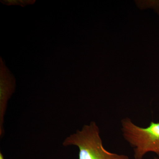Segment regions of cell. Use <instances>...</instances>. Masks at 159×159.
Masks as SVG:
<instances>
[{
	"instance_id": "cell-3",
	"label": "cell",
	"mask_w": 159,
	"mask_h": 159,
	"mask_svg": "<svg viewBox=\"0 0 159 159\" xmlns=\"http://www.w3.org/2000/svg\"><path fill=\"white\" fill-rule=\"evenodd\" d=\"M0 136L5 134L4 120L8 101L15 91L16 81L13 74L0 58Z\"/></svg>"
},
{
	"instance_id": "cell-2",
	"label": "cell",
	"mask_w": 159,
	"mask_h": 159,
	"mask_svg": "<svg viewBox=\"0 0 159 159\" xmlns=\"http://www.w3.org/2000/svg\"><path fill=\"white\" fill-rule=\"evenodd\" d=\"M121 123L122 135L133 148L135 159H142L149 152L159 156V122H151L148 127L143 128L126 117Z\"/></svg>"
},
{
	"instance_id": "cell-5",
	"label": "cell",
	"mask_w": 159,
	"mask_h": 159,
	"mask_svg": "<svg viewBox=\"0 0 159 159\" xmlns=\"http://www.w3.org/2000/svg\"><path fill=\"white\" fill-rule=\"evenodd\" d=\"M0 159H5L4 156H3V154L1 152H0Z\"/></svg>"
},
{
	"instance_id": "cell-6",
	"label": "cell",
	"mask_w": 159,
	"mask_h": 159,
	"mask_svg": "<svg viewBox=\"0 0 159 159\" xmlns=\"http://www.w3.org/2000/svg\"><path fill=\"white\" fill-rule=\"evenodd\" d=\"M154 159H159V158L156 157L154 158Z\"/></svg>"
},
{
	"instance_id": "cell-4",
	"label": "cell",
	"mask_w": 159,
	"mask_h": 159,
	"mask_svg": "<svg viewBox=\"0 0 159 159\" xmlns=\"http://www.w3.org/2000/svg\"><path fill=\"white\" fill-rule=\"evenodd\" d=\"M1 2L5 5L8 6L16 5L21 6L22 7L34 4L35 1L34 0H5L1 1Z\"/></svg>"
},
{
	"instance_id": "cell-1",
	"label": "cell",
	"mask_w": 159,
	"mask_h": 159,
	"mask_svg": "<svg viewBox=\"0 0 159 159\" xmlns=\"http://www.w3.org/2000/svg\"><path fill=\"white\" fill-rule=\"evenodd\" d=\"M65 147L77 146L78 159H130L127 156L113 153L104 148L97 123L91 122L64 140Z\"/></svg>"
}]
</instances>
